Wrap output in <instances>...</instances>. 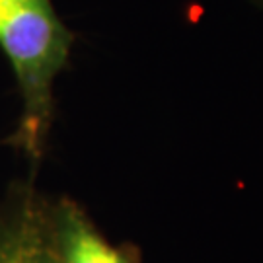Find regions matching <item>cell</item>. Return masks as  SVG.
<instances>
[{"label": "cell", "mask_w": 263, "mask_h": 263, "mask_svg": "<svg viewBox=\"0 0 263 263\" xmlns=\"http://www.w3.org/2000/svg\"><path fill=\"white\" fill-rule=\"evenodd\" d=\"M74 33L53 0H0V49L22 98V117L10 142L37 168L53 125V86L74 45Z\"/></svg>", "instance_id": "1"}, {"label": "cell", "mask_w": 263, "mask_h": 263, "mask_svg": "<svg viewBox=\"0 0 263 263\" xmlns=\"http://www.w3.org/2000/svg\"><path fill=\"white\" fill-rule=\"evenodd\" d=\"M47 199L33 179L14 181L0 199V263H57L47 232Z\"/></svg>", "instance_id": "2"}, {"label": "cell", "mask_w": 263, "mask_h": 263, "mask_svg": "<svg viewBox=\"0 0 263 263\" xmlns=\"http://www.w3.org/2000/svg\"><path fill=\"white\" fill-rule=\"evenodd\" d=\"M47 232L57 263H139L131 246H113L70 197L47 199Z\"/></svg>", "instance_id": "3"}, {"label": "cell", "mask_w": 263, "mask_h": 263, "mask_svg": "<svg viewBox=\"0 0 263 263\" xmlns=\"http://www.w3.org/2000/svg\"><path fill=\"white\" fill-rule=\"evenodd\" d=\"M259 2H263V0H259Z\"/></svg>", "instance_id": "4"}]
</instances>
